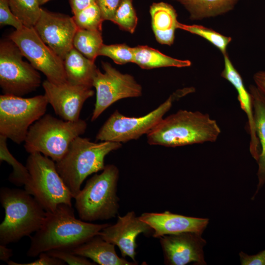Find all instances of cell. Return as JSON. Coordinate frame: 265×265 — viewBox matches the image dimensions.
<instances>
[{"label": "cell", "instance_id": "obj_40", "mask_svg": "<svg viewBox=\"0 0 265 265\" xmlns=\"http://www.w3.org/2000/svg\"><path fill=\"white\" fill-rule=\"evenodd\" d=\"M50 0H38L39 4L41 5L45 4Z\"/></svg>", "mask_w": 265, "mask_h": 265}, {"label": "cell", "instance_id": "obj_1", "mask_svg": "<svg viewBox=\"0 0 265 265\" xmlns=\"http://www.w3.org/2000/svg\"><path fill=\"white\" fill-rule=\"evenodd\" d=\"M110 224H94L76 218L72 206L59 205L53 212H46L40 228L30 236L27 256L35 257L44 252L72 249L83 243Z\"/></svg>", "mask_w": 265, "mask_h": 265}, {"label": "cell", "instance_id": "obj_39", "mask_svg": "<svg viewBox=\"0 0 265 265\" xmlns=\"http://www.w3.org/2000/svg\"><path fill=\"white\" fill-rule=\"evenodd\" d=\"M12 250L7 248L5 245L0 244V260L6 262L10 260L12 256Z\"/></svg>", "mask_w": 265, "mask_h": 265}, {"label": "cell", "instance_id": "obj_29", "mask_svg": "<svg viewBox=\"0 0 265 265\" xmlns=\"http://www.w3.org/2000/svg\"><path fill=\"white\" fill-rule=\"evenodd\" d=\"M72 17L78 29L102 31L104 20L96 2L74 14Z\"/></svg>", "mask_w": 265, "mask_h": 265}, {"label": "cell", "instance_id": "obj_22", "mask_svg": "<svg viewBox=\"0 0 265 265\" xmlns=\"http://www.w3.org/2000/svg\"><path fill=\"white\" fill-rule=\"evenodd\" d=\"M67 82L74 85L93 87V78L97 69L94 62L73 48L63 60Z\"/></svg>", "mask_w": 265, "mask_h": 265}, {"label": "cell", "instance_id": "obj_27", "mask_svg": "<svg viewBox=\"0 0 265 265\" xmlns=\"http://www.w3.org/2000/svg\"><path fill=\"white\" fill-rule=\"evenodd\" d=\"M7 138L0 135V160L5 161L12 166L13 171L9 176V180L17 186L26 185L30 178V174L26 167L18 161L9 151L7 146Z\"/></svg>", "mask_w": 265, "mask_h": 265}, {"label": "cell", "instance_id": "obj_11", "mask_svg": "<svg viewBox=\"0 0 265 265\" xmlns=\"http://www.w3.org/2000/svg\"><path fill=\"white\" fill-rule=\"evenodd\" d=\"M32 66L55 84L67 82L64 61L40 38L34 27L24 26L9 36Z\"/></svg>", "mask_w": 265, "mask_h": 265}, {"label": "cell", "instance_id": "obj_38", "mask_svg": "<svg viewBox=\"0 0 265 265\" xmlns=\"http://www.w3.org/2000/svg\"><path fill=\"white\" fill-rule=\"evenodd\" d=\"M255 85L265 94V71H259L253 76Z\"/></svg>", "mask_w": 265, "mask_h": 265}, {"label": "cell", "instance_id": "obj_20", "mask_svg": "<svg viewBox=\"0 0 265 265\" xmlns=\"http://www.w3.org/2000/svg\"><path fill=\"white\" fill-rule=\"evenodd\" d=\"M153 31L157 41L170 46L175 38V31L179 22L175 9L164 2L153 3L150 7Z\"/></svg>", "mask_w": 265, "mask_h": 265}, {"label": "cell", "instance_id": "obj_7", "mask_svg": "<svg viewBox=\"0 0 265 265\" xmlns=\"http://www.w3.org/2000/svg\"><path fill=\"white\" fill-rule=\"evenodd\" d=\"M26 166L30 174L25 189L46 212L54 211L61 204L72 206L70 190L58 173L55 162L40 153L29 154Z\"/></svg>", "mask_w": 265, "mask_h": 265}, {"label": "cell", "instance_id": "obj_5", "mask_svg": "<svg viewBox=\"0 0 265 265\" xmlns=\"http://www.w3.org/2000/svg\"><path fill=\"white\" fill-rule=\"evenodd\" d=\"M119 177L117 167L107 164L100 174H95L87 181L74 198L80 219L91 222L116 216L119 208L117 195Z\"/></svg>", "mask_w": 265, "mask_h": 265}, {"label": "cell", "instance_id": "obj_6", "mask_svg": "<svg viewBox=\"0 0 265 265\" xmlns=\"http://www.w3.org/2000/svg\"><path fill=\"white\" fill-rule=\"evenodd\" d=\"M86 128V121L81 119L69 121L45 114L30 127L24 148L29 154L40 153L56 162L63 158L72 142L83 134Z\"/></svg>", "mask_w": 265, "mask_h": 265}, {"label": "cell", "instance_id": "obj_37", "mask_svg": "<svg viewBox=\"0 0 265 265\" xmlns=\"http://www.w3.org/2000/svg\"><path fill=\"white\" fill-rule=\"evenodd\" d=\"M72 13L75 14L96 2V0H69Z\"/></svg>", "mask_w": 265, "mask_h": 265}, {"label": "cell", "instance_id": "obj_32", "mask_svg": "<svg viewBox=\"0 0 265 265\" xmlns=\"http://www.w3.org/2000/svg\"><path fill=\"white\" fill-rule=\"evenodd\" d=\"M47 252L51 256L58 258L70 265H93L87 258L73 253L71 250L66 249H56Z\"/></svg>", "mask_w": 265, "mask_h": 265}, {"label": "cell", "instance_id": "obj_26", "mask_svg": "<svg viewBox=\"0 0 265 265\" xmlns=\"http://www.w3.org/2000/svg\"><path fill=\"white\" fill-rule=\"evenodd\" d=\"M13 14L26 27H33L41 14L38 0H8Z\"/></svg>", "mask_w": 265, "mask_h": 265}, {"label": "cell", "instance_id": "obj_23", "mask_svg": "<svg viewBox=\"0 0 265 265\" xmlns=\"http://www.w3.org/2000/svg\"><path fill=\"white\" fill-rule=\"evenodd\" d=\"M133 62L144 69L159 67L190 66L188 60H180L167 56L157 50L147 46H137L133 48Z\"/></svg>", "mask_w": 265, "mask_h": 265}, {"label": "cell", "instance_id": "obj_15", "mask_svg": "<svg viewBox=\"0 0 265 265\" xmlns=\"http://www.w3.org/2000/svg\"><path fill=\"white\" fill-rule=\"evenodd\" d=\"M202 235L186 232L159 237L164 264L167 265H206L204 247L207 242Z\"/></svg>", "mask_w": 265, "mask_h": 265}, {"label": "cell", "instance_id": "obj_16", "mask_svg": "<svg viewBox=\"0 0 265 265\" xmlns=\"http://www.w3.org/2000/svg\"><path fill=\"white\" fill-rule=\"evenodd\" d=\"M152 229L136 216L133 211L123 216H118L117 222L104 228L99 236L104 240L116 245L123 258L129 257L135 262L136 238L141 234L149 235Z\"/></svg>", "mask_w": 265, "mask_h": 265}, {"label": "cell", "instance_id": "obj_3", "mask_svg": "<svg viewBox=\"0 0 265 265\" xmlns=\"http://www.w3.org/2000/svg\"><path fill=\"white\" fill-rule=\"evenodd\" d=\"M121 147V143H96L80 136L72 142L66 154L55 165L73 198L79 193L82 183L88 176L104 169L106 156Z\"/></svg>", "mask_w": 265, "mask_h": 265}, {"label": "cell", "instance_id": "obj_31", "mask_svg": "<svg viewBox=\"0 0 265 265\" xmlns=\"http://www.w3.org/2000/svg\"><path fill=\"white\" fill-rule=\"evenodd\" d=\"M99 55L108 57L115 63L123 65L133 62V48L130 47L125 44H103L99 51Z\"/></svg>", "mask_w": 265, "mask_h": 265}, {"label": "cell", "instance_id": "obj_28", "mask_svg": "<svg viewBox=\"0 0 265 265\" xmlns=\"http://www.w3.org/2000/svg\"><path fill=\"white\" fill-rule=\"evenodd\" d=\"M177 28L187 31L205 38L219 49L223 55L227 54V48L232 41L231 37L224 36L212 29L201 25H188L179 22Z\"/></svg>", "mask_w": 265, "mask_h": 265}, {"label": "cell", "instance_id": "obj_36", "mask_svg": "<svg viewBox=\"0 0 265 265\" xmlns=\"http://www.w3.org/2000/svg\"><path fill=\"white\" fill-rule=\"evenodd\" d=\"M239 256L241 265H265V250L252 255L241 251Z\"/></svg>", "mask_w": 265, "mask_h": 265}, {"label": "cell", "instance_id": "obj_12", "mask_svg": "<svg viewBox=\"0 0 265 265\" xmlns=\"http://www.w3.org/2000/svg\"><path fill=\"white\" fill-rule=\"evenodd\" d=\"M102 64L104 73L97 68L93 78L96 98L91 121L96 120L115 102L125 98L139 97L142 93L141 86L132 76L120 72L108 63Z\"/></svg>", "mask_w": 265, "mask_h": 265}, {"label": "cell", "instance_id": "obj_18", "mask_svg": "<svg viewBox=\"0 0 265 265\" xmlns=\"http://www.w3.org/2000/svg\"><path fill=\"white\" fill-rule=\"evenodd\" d=\"M224 55V67L221 73V77L230 82L236 89L238 99L241 109L245 113L247 121L246 129L250 134L249 151L252 157L257 161L261 151L254 119V112L251 94L248 91L242 79L230 60L228 54Z\"/></svg>", "mask_w": 265, "mask_h": 265}, {"label": "cell", "instance_id": "obj_10", "mask_svg": "<svg viewBox=\"0 0 265 265\" xmlns=\"http://www.w3.org/2000/svg\"><path fill=\"white\" fill-rule=\"evenodd\" d=\"M23 55L10 39L0 43V86L4 94L22 97L41 83L39 73L23 59Z\"/></svg>", "mask_w": 265, "mask_h": 265}, {"label": "cell", "instance_id": "obj_17", "mask_svg": "<svg viewBox=\"0 0 265 265\" xmlns=\"http://www.w3.org/2000/svg\"><path fill=\"white\" fill-rule=\"evenodd\" d=\"M139 217L151 227L155 238L186 232L202 234L209 222L208 218L187 216L169 211L143 212Z\"/></svg>", "mask_w": 265, "mask_h": 265}, {"label": "cell", "instance_id": "obj_4", "mask_svg": "<svg viewBox=\"0 0 265 265\" xmlns=\"http://www.w3.org/2000/svg\"><path fill=\"white\" fill-rule=\"evenodd\" d=\"M0 201L5 212L0 225V244L6 245L30 237L46 217L45 210L25 189L2 187Z\"/></svg>", "mask_w": 265, "mask_h": 265}, {"label": "cell", "instance_id": "obj_14", "mask_svg": "<svg viewBox=\"0 0 265 265\" xmlns=\"http://www.w3.org/2000/svg\"><path fill=\"white\" fill-rule=\"evenodd\" d=\"M42 86L44 95L56 114L66 121L79 120L84 102L94 94L92 88L68 82L55 84L46 80L42 83Z\"/></svg>", "mask_w": 265, "mask_h": 265}, {"label": "cell", "instance_id": "obj_24", "mask_svg": "<svg viewBox=\"0 0 265 265\" xmlns=\"http://www.w3.org/2000/svg\"><path fill=\"white\" fill-rule=\"evenodd\" d=\"M188 11L192 20H202L225 14L232 10L239 0H174Z\"/></svg>", "mask_w": 265, "mask_h": 265}, {"label": "cell", "instance_id": "obj_2", "mask_svg": "<svg viewBox=\"0 0 265 265\" xmlns=\"http://www.w3.org/2000/svg\"><path fill=\"white\" fill-rule=\"evenodd\" d=\"M220 133L209 114L180 109L163 118L146 136L150 145L176 147L214 142Z\"/></svg>", "mask_w": 265, "mask_h": 265}, {"label": "cell", "instance_id": "obj_21", "mask_svg": "<svg viewBox=\"0 0 265 265\" xmlns=\"http://www.w3.org/2000/svg\"><path fill=\"white\" fill-rule=\"evenodd\" d=\"M248 91L252 97L255 128L261 147L256 161L258 165L257 173L258 183L252 198L253 200L265 184V94L252 84L249 86Z\"/></svg>", "mask_w": 265, "mask_h": 265}, {"label": "cell", "instance_id": "obj_30", "mask_svg": "<svg viewBox=\"0 0 265 265\" xmlns=\"http://www.w3.org/2000/svg\"><path fill=\"white\" fill-rule=\"evenodd\" d=\"M132 1L122 0L111 20L121 29L131 33H133L135 31L138 21Z\"/></svg>", "mask_w": 265, "mask_h": 265}, {"label": "cell", "instance_id": "obj_34", "mask_svg": "<svg viewBox=\"0 0 265 265\" xmlns=\"http://www.w3.org/2000/svg\"><path fill=\"white\" fill-rule=\"evenodd\" d=\"M122 0H96L103 19L111 21Z\"/></svg>", "mask_w": 265, "mask_h": 265}, {"label": "cell", "instance_id": "obj_33", "mask_svg": "<svg viewBox=\"0 0 265 265\" xmlns=\"http://www.w3.org/2000/svg\"><path fill=\"white\" fill-rule=\"evenodd\" d=\"M0 24L1 26H11L16 30L20 29L24 26L12 13L8 0H0Z\"/></svg>", "mask_w": 265, "mask_h": 265}, {"label": "cell", "instance_id": "obj_9", "mask_svg": "<svg viewBox=\"0 0 265 265\" xmlns=\"http://www.w3.org/2000/svg\"><path fill=\"white\" fill-rule=\"evenodd\" d=\"M49 104L45 95L31 98L0 96V135L16 144L25 142L30 127L45 114Z\"/></svg>", "mask_w": 265, "mask_h": 265}, {"label": "cell", "instance_id": "obj_8", "mask_svg": "<svg viewBox=\"0 0 265 265\" xmlns=\"http://www.w3.org/2000/svg\"><path fill=\"white\" fill-rule=\"evenodd\" d=\"M194 91L193 87L177 90L158 107L142 116H126L115 110L99 129L96 139L121 143L137 139L156 126L175 101Z\"/></svg>", "mask_w": 265, "mask_h": 265}, {"label": "cell", "instance_id": "obj_35", "mask_svg": "<svg viewBox=\"0 0 265 265\" xmlns=\"http://www.w3.org/2000/svg\"><path fill=\"white\" fill-rule=\"evenodd\" d=\"M7 264L9 265H63L65 264V262L44 252L39 255L38 260L32 262L20 264L9 260Z\"/></svg>", "mask_w": 265, "mask_h": 265}, {"label": "cell", "instance_id": "obj_13", "mask_svg": "<svg viewBox=\"0 0 265 265\" xmlns=\"http://www.w3.org/2000/svg\"><path fill=\"white\" fill-rule=\"evenodd\" d=\"M33 27L42 41L62 59L74 48L78 28L72 17L41 8Z\"/></svg>", "mask_w": 265, "mask_h": 265}, {"label": "cell", "instance_id": "obj_25", "mask_svg": "<svg viewBox=\"0 0 265 265\" xmlns=\"http://www.w3.org/2000/svg\"><path fill=\"white\" fill-rule=\"evenodd\" d=\"M103 44L101 31L78 29L73 40L74 48L94 62Z\"/></svg>", "mask_w": 265, "mask_h": 265}, {"label": "cell", "instance_id": "obj_19", "mask_svg": "<svg viewBox=\"0 0 265 265\" xmlns=\"http://www.w3.org/2000/svg\"><path fill=\"white\" fill-rule=\"evenodd\" d=\"M115 245L104 240L99 235L72 249L77 255L89 258L101 265H136L137 262H129L117 254Z\"/></svg>", "mask_w": 265, "mask_h": 265}]
</instances>
